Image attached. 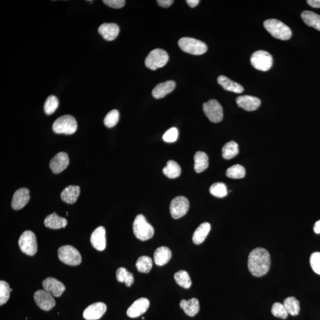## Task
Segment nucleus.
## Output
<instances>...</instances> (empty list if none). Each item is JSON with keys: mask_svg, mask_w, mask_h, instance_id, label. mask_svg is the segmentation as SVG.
Returning <instances> with one entry per match:
<instances>
[{"mask_svg": "<svg viewBox=\"0 0 320 320\" xmlns=\"http://www.w3.org/2000/svg\"><path fill=\"white\" fill-rule=\"evenodd\" d=\"M190 209V202L187 197L177 196L172 200L170 206L171 215L174 219H179L185 216Z\"/></svg>", "mask_w": 320, "mask_h": 320, "instance_id": "nucleus-11", "label": "nucleus"}, {"mask_svg": "<svg viewBox=\"0 0 320 320\" xmlns=\"http://www.w3.org/2000/svg\"><path fill=\"white\" fill-rule=\"evenodd\" d=\"M203 111L212 123H218L223 119V109L217 100L211 99L204 103Z\"/></svg>", "mask_w": 320, "mask_h": 320, "instance_id": "nucleus-10", "label": "nucleus"}, {"mask_svg": "<svg viewBox=\"0 0 320 320\" xmlns=\"http://www.w3.org/2000/svg\"><path fill=\"white\" fill-rule=\"evenodd\" d=\"M270 266L269 253L263 248H256L249 256L248 267L256 277L263 276L269 272Z\"/></svg>", "mask_w": 320, "mask_h": 320, "instance_id": "nucleus-1", "label": "nucleus"}, {"mask_svg": "<svg viewBox=\"0 0 320 320\" xmlns=\"http://www.w3.org/2000/svg\"><path fill=\"white\" fill-rule=\"evenodd\" d=\"M164 175L170 179H176L179 178L181 175V167L178 163L173 160H170L167 162V166L163 170Z\"/></svg>", "mask_w": 320, "mask_h": 320, "instance_id": "nucleus-30", "label": "nucleus"}, {"mask_svg": "<svg viewBox=\"0 0 320 320\" xmlns=\"http://www.w3.org/2000/svg\"><path fill=\"white\" fill-rule=\"evenodd\" d=\"M218 83L224 88L225 90L231 91L236 93H242L244 88L239 83H236L225 76L220 75L218 78Z\"/></svg>", "mask_w": 320, "mask_h": 320, "instance_id": "nucleus-27", "label": "nucleus"}, {"mask_svg": "<svg viewBox=\"0 0 320 320\" xmlns=\"http://www.w3.org/2000/svg\"><path fill=\"white\" fill-rule=\"evenodd\" d=\"M158 4L164 8L169 7L173 4V0H158Z\"/></svg>", "mask_w": 320, "mask_h": 320, "instance_id": "nucleus-45", "label": "nucleus"}, {"mask_svg": "<svg viewBox=\"0 0 320 320\" xmlns=\"http://www.w3.org/2000/svg\"><path fill=\"white\" fill-rule=\"evenodd\" d=\"M222 157L225 160H230L239 153V145L236 142L231 141L225 144L222 149Z\"/></svg>", "mask_w": 320, "mask_h": 320, "instance_id": "nucleus-31", "label": "nucleus"}, {"mask_svg": "<svg viewBox=\"0 0 320 320\" xmlns=\"http://www.w3.org/2000/svg\"><path fill=\"white\" fill-rule=\"evenodd\" d=\"M10 297V288L8 283L4 280L0 281V305L2 306L8 301Z\"/></svg>", "mask_w": 320, "mask_h": 320, "instance_id": "nucleus-39", "label": "nucleus"}, {"mask_svg": "<svg viewBox=\"0 0 320 320\" xmlns=\"http://www.w3.org/2000/svg\"><path fill=\"white\" fill-rule=\"evenodd\" d=\"M210 193L213 196L221 198L226 196L228 194L226 185L223 183H215L209 189Z\"/></svg>", "mask_w": 320, "mask_h": 320, "instance_id": "nucleus-38", "label": "nucleus"}, {"mask_svg": "<svg viewBox=\"0 0 320 320\" xmlns=\"http://www.w3.org/2000/svg\"><path fill=\"white\" fill-rule=\"evenodd\" d=\"M194 169L197 173H202L208 167V157L204 152H196L194 156Z\"/></svg>", "mask_w": 320, "mask_h": 320, "instance_id": "nucleus-28", "label": "nucleus"}, {"mask_svg": "<svg viewBox=\"0 0 320 320\" xmlns=\"http://www.w3.org/2000/svg\"><path fill=\"white\" fill-rule=\"evenodd\" d=\"M180 307L184 311L186 315L190 317L196 316L200 310L199 302L195 298L190 300H182Z\"/></svg>", "mask_w": 320, "mask_h": 320, "instance_id": "nucleus-24", "label": "nucleus"}, {"mask_svg": "<svg viewBox=\"0 0 320 320\" xmlns=\"http://www.w3.org/2000/svg\"><path fill=\"white\" fill-rule=\"evenodd\" d=\"M176 83L173 80L167 81L164 83H160L155 86L152 90V96L155 99H162L172 93L175 90Z\"/></svg>", "mask_w": 320, "mask_h": 320, "instance_id": "nucleus-21", "label": "nucleus"}, {"mask_svg": "<svg viewBox=\"0 0 320 320\" xmlns=\"http://www.w3.org/2000/svg\"><path fill=\"white\" fill-rule=\"evenodd\" d=\"M314 231L316 234H320V220L317 221L314 227Z\"/></svg>", "mask_w": 320, "mask_h": 320, "instance_id": "nucleus-48", "label": "nucleus"}, {"mask_svg": "<svg viewBox=\"0 0 320 320\" xmlns=\"http://www.w3.org/2000/svg\"><path fill=\"white\" fill-rule=\"evenodd\" d=\"M251 62L255 68L261 71H267L273 65V58L267 52L258 51L253 54Z\"/></svg>", "mask_w": 320, "mask_h": 320, "instance_id": "nucleus-9", "label": "nucleus"}, {"mask_svg": "<svg viewBox=\"0 0 320 320\" xmlns=\"http://www.w3.org/2000/svg\"><path fill=\"white\" fill-rule=\"evenodd\" d=\"M59 258L64 263L77 266L81 263V256L74 247L66 245L61 247L58 251Z\"/></svg>", "mask_w": 320, "mask_h": 320, "instance_id": "nucleus-7", "label": "nucleus"}, {"mask_svg": "<svg viewBox=\"0 0 320 320\" xmlns=\"http://www.w3.org/2000/svg\"><path fill=\"white\" fill-rule=\"evenodd\" d=\"M120 27L115 23H103L99 27L98 32L106 41H112L118 37Z\"/></svg>", "mask_w": 320, "mask_h": 320, "instance_id": "nucleus-20", "label": "nucleus"}, {"mask_svg": "<svg viewBox=\"0 0 320 320\" xmlns=\"http://www.w3.org/2000/svg\"><path fill=\"white\" fill-rule=\"evenodd\" d=\"M236 103L240 108L249 112L256 111L261 105L260 100L257 97L248 95L238 97Z\"/></svg>", "mask_w": 320, "mask_h": 320, "instance_id": "nucleus-19", "label": "nucleus"}, {"mask_svg": "<svg viewBox=\"0 0 320 320\" xmlns=\"http://www.w3.org/2000/svg\"><path fill=\"white\" fill-rule=\"evenodd\" d=\"M152 267V260L148 256H141L138 259L136 263V267L141 273H149L150 272Z\"/></svg>", "mask_w": 320, "mask_h": 320, "instance_id": "nucleus-35", "label": "nucleus"}, {"mask_svg": "<svg viewBox=\"0 0 320 320\" xmlns=\"http://www.w3.org/2000/svg\"><path fill=\"white\" fill-rule=\"evenodd\" d=\"M67 224H68V222L66 219L58 215L56 212L49 215L44 221L46 227L54 230L65 228Z\"/></svg>", "mask_w": 320, "mask_h": 320, "instance_id": "nucleus-23", "label": "nucleus"}, {"mask_svg": "<svg viewBox=\"0 0 320 320\" xmlns=\"http://www.w3.org/2000/svg\"><path fill=\"white\" fill-rule=\"evenodd\" d=\"M172 252L169 248L165 246L160 247L156 249L154 254L155 263L157 266H163L170 261L172 258Z\"/></svg>", "mask_w": 320, "mask_h": 320, "instance_id": "nucleus-25", "label": "nucleus"}, {"mask_svg": "<svg viewBox=\"0 0 320 320\" xmlns=\"http://www.w3.org/2000/svg\"><path fill=\"white\" fill-rule=\"evenodd\" d=\"M75 119L71 115H65L58 118L54 122L53 129L55 133L71 135L77 129Z\"/></svg>", "mask_w": 320, "mask_h": 320, "instance_id": "nucleus-4", "label": "nucleus"}, {"mask_svg": "<svg viewBox=\"0 0 320 320\" xmlns=\"http://www.w3.org/2000/svg\"><path fill=\"white\" fill-rule=\"evenodd\" d=\"M43 287L45 291L56 297L62 296L64 291H65V286L62 282L59 281L54 277H48L42 283Z\"/></svg>", "mask_w": 320, "mask_h": 320, "instance_id": "nucleus-14", "label": "nucleus"}, {"mask_svg": "<svg viewBox=\"0 0 320 320\" xmlns=\"http://www.w3.org/2000/svg\"><path fill=\"white\" fill-rule=\"evenodd\" d=\"M179 136V131L176 128H172L164 134L163 138L166 142H174L177 141Z\"/></svg>", "mask_w": 320, "mask_h": 320, "instance_id": "nucleus-43", "label": "nucleus"}, {"mask_svg": "<svg viewBox=\"0 0 320 320\" xmlns=\"http://www.w3.org/2000/svg\"><path fill=\"white\" fill-rule=\"evenodd\" d=\"M90 242L93 248L97 251H104L106 247L105 228L102 226L97 227L91 234Z\"/></svg>", "mask_w": 320, "mask_h": 320, "instance_id": "nucleus-18", "label": "nucleus"}, {"mask_svg": "<svg viewBox=\"0 0 320 320\" xmlns=\"http://www.w3.org/2000/svg\"><path fill=\"white\" fill-rule=\"evenodd\" d=\"M149 306V301L145 298H139L131 305L127 310V316L130 318H136L147 312Z\"/></svg>", "mask_w": 320, "mask_h": 320, "instance_id": "nucleus-15", "label": "nucleus"}, {"mask_svg": "<svg viewBox=\"0 0 320 320\" xmlns=\"http://www.w3.org/2000/svg\"><path fill=\"white\" fill-rule=\"evenodd\" d=\"M59 100L57 97L54 96H49L47 100H46L44 105V111L45 114L47 115H50L55 112L59 108Z\"/></svg>", "mask_w": 320, "mask_h": 320, "instance_id": "nucleus-37", "label": "nucleus"}, {"mask_svg": "<svg viewBox=\"0 0 320 320\" xmlns=\"http://www.w3.org/2000/svg\"><path fill=\"white\" fill-rule=\"evenodd\" d=\"M310 261L314 272L320 275V253H314L311 256Z\"/></svg>", "mask_w": 320, "mask_h": 320, "instance_id": "nucleus-42", "label": "nucleus"}, {"mask_svg": "<svg viewBox=\"0 0 320 320\" xmlns=\"http://www.w3.org/2000/svg\"><path fill=\"white\" fill-rule=\"evenodd\" d=\"M264 27L271 35L280 40H288L291 37V29L281 21L276 19L267 20L264 22Z\"/></svg>", "mask_w": 320, "mask_h": 320, "instance_id": "nucleus-2", "label": "nucleus"}, {"mask_svg": "<svg viewBox=\"0 0 320 320\" xmlns=\"http://www.w3.org/2000/svg\"><path fill=\"white\" fill-rule=\"evenodd\" d=\"M199 0H187V2L190 7L193 8L196 7L199 3Z\"/></svg>", "mask_w": 320, "mask_h": 320, "instance_id": "nucleus-47", "label": "nucleus"}, {"mask_svg": "<svg viewBox=\"0 0 320 320\" xmlns=\"http://www.w3.org/2000/svg\"><path fill=\"white\" fill-rule=\"evenodd\" d=\"M307 3L313 8H320V0H309Z\"/></svg>", "mask_w": 320, "mask_h": 320, "instance_id": "nucleus-46", "label": "nucleus"}, {"mask_svg": "<svg viewBox=\"0 0 320 320\" xmlns=\"http://www.w3.org/2000/svg\"><path fill=\"white\" fill-rule=\"evenodd\" d=\"M117 279L118 282L126 283L127 287H130L134 283V277L124 267H120L117 271Z\"/></svg>", "mask_w": 320, "mask_h": 320, "instance_id": "nucleus-33", "label": "nucleus"}, {"mask_svg": "<svg viewBox=\"0 0 320 320\" xmlns=\"http://www.w3.org/2000/svg\"><path fill=\"white\" fill-rule=\"evenodd\" d=\"M169 57L167 52L161 49H155L148 55L145 61V66L152 70H156L165 66Z\"/></svg>", "mask_w": 320, "mask_h": 320, "instance_id": "nucleus-6", "label": "nucleus"}, {"mask_svg": "<svg viewBox=\"0 0 320 320\" xmlns=\"http://www.w3.org/2000/svg\"><path fill=\"white\" fill-rule=\"evenodd\" d=\"M271 312L276 318L282 319L287 318L289 315L283 304L280 303L273 304Z\"/></svg>", "mask_w": 320, "mask_h": 320, "instance_id": "nucleus-41", "label": "nucleus"}, {"mask_svg": "<svg viewBox=\"0 0 320 320\" xmlns=\"http://www.w3.org/2000/svg\"><path fill=\"white\" fill-rule=\"evenodd\" d=\"M53 295L45 290H38L34 294V300L41 309L48 312L56 306Z\"/></svg>", "mask_w": 320, "mask_h": 320, "instance_id": "nucleus-12", "label": "nucleus"}, {"mask_svg": "<svg viewBox=\"0 0 320 320\" xmlns=\"http://www.w3.org/2000/svg\"><path fill=\"white\" fill-rule=\"evenodd\" d=\"M301 18L307 25L313 27L320 31V16L311 11H304L301 13Z\"/></svg>", "mask_w": 320, "mask_h": 320, "instance_id": "nucleus-29", "label": "nucleus"}, {"mask_svg": "<svg viewBox=\"0 0 320 320\" xmlns=\"http://www.w3.org/2000/svg\"><path fill=\"white\" fill-rule=\"evenodd\" d=\"M103 2L109 7L114 8H123L126 2L125 0H103Z\"/></svg>", "mask_w": 320, "mask_h": 320, "instance_id": "nucleus-44", "label": "nucleus"}, {"mask_svg": "<svg viewBox=\"0 0 320 320\" xmlns=\"http://www.w3.org/2000/svg\"><path fill=\"white\" fill-rule=\"evenodd\" d=\"M178 45L183 51L194 56L205 54L208 50L205 43L192 38L185 37L180 39Z\"/></svg>", "mask_w": 320, "mask_h": 320, "instance_id": "nucleus-5", "label": "nucleus"}, {"mask_svg": "<svg viewBox=\"0 0 320 320\" xmlns=\"http://www.w3.org/2000/svg\"><path fill=\"white\" fill-rule=\"evenodd\" d=\"M211 230V225L208 222H203L195 230L192 237V240L195 245H199L202 244L206 239Z\"/></svg>", "mask_w": 320, "mask_h": 320, "instance_id": "nucleus-26", "label": "nucleus"}, {"mask_svg": "<svg viewBox=\"0 0 320 320\" xmlns=\"http://www.w3.org/2000/svg\"><path fill=\"white\" fill-rule=\"evenodd\" d=\"M226 175L228 178L231 179H242L246 176V170L245 167L240 164H236L227 169Z\"/></svg>", "mask_w": 320, "mask_h": 320, "instance_id": "nucleus-36", "label": "nucleus"}, {"mask_svg": "<svg viewBox=\"0 0 320 320\" xmlns=\"http://www.w3.org/2000/svg\"><path fill=\"white\" fill-rule=\"evenodd\" d=\"M133 231L137 239L141 241L151 239L154 234V228L142 214L136 216L133 224Z\"/></svg>", "mask_w": 320, "mask_h": 320, "instance_id": "nucleus-3", "label": "nucleus"}, {"mask_svg": "<svg viewBox=\"0 0 320 320\" xmlns=\"http://www.w3.org/2000/svg\"><path fill=\"white\" fill-rule=\"evenodd\" d=\"M175 279L179 286L185 289L191 288L192 285L191 279L187 271L182 270L175 273Z\"/></svg>", "mask_w": 320, "mask_h": 320, "instance_id": "nucleus-34", "label": "nucleus"}, {"mask_svg": "<svg viewBox=\"0 0 320 320\" xmlns=\"http://www.w3.org/2000/svg\"><path fill=\"white\" fill-rule=\"evenodd\" d=\"M69 163L68 155L65 152H60L51 160L50 167L55 174H59L63 172Z\"/></svg>", "mask_w": 320, "mask_h": 320, "instance_id": "nucleus-16", "label": "nucleus"}, {"mask_svg": "<svg viewBox=\"0 0 320 320\" xmlns=\"http://www.w3.org/2000/svg\"><path fill=\"white\" fill-rule=\"evenodd\" d=\"M120 120V112L117 110H112L106 116L104 124L109 128L114 127Z\"/></svg>", "mask_w": 320, "mask_h": 320, "instance_id": "nucleus-40", "label": "nucleus"}, {"mask_svg": "<svg viewBox=\"0 0 320 320\" xmlns=\"http://www.w3.org/2000/svg\"><path fill=\"white\" fill-rule=\"evenodd\" d=\"M283 304L289 315L295 316H297L300 313V302L298 301L296 298L290 297L286 298L283 301Z\"/></svg>", "mask_w": 320, "mask_h": 320, "instance_id": "nucleus-32", "label": "nucleus"}, {"mask_svg": "<svg viewBox=\"0 0 320 320\" xmlns=\"http://www.w3.org/2000/svg\"><path fill=\"white\" fill-rule=\"evenodd\" d=\"M107 310L106 305L103 303H96L90 305L83 312V318L87 320H97L105 315Z\"/></svg>", "mask_w": 320, "mask_h": 320, "instance_id": "nucleus-13", "label": "nucleus"}, {"mask_svg": "<svg viewBox=\"0 0 320 320\" xmlns=\"http://www.w3.org/2000/svg\"><path fill=\"white\" fill-rule=\"evenodd\" d=\"M30 191L27 188H20L15 192L11 206L14 210H20L27 205L30 200Z\"/></svg>", "mask_w": 320, "mask_h": 320, "instance_id": "nucleus-17", "label": "nucleus"}, {"mask_svg": "<svg viewBox=\"0 0 320 320\" xmlns=\"http://www.w3.org/2000/svg\"><path fill=\"white\" fill-rule=\"evenodd\" d=\"M80 193V187L77 186H68L62 192L61 197L64 202L72 204L77 200Z\"/></svg>", "mask_w": 320, "mask_h": 320, "instance_id": "nucleus-22", "label": "nucleus"}, {"mask_svg": "<svg viewBox=\"0 0 320 320\" xmlns=\"http://www.w3.org/2000/svg\"><path fill=\"white\" fill-rule=\"evenodd\" d=\"M21 251L28 256H34L38 251V244L35 234L31 231H25L19 240Z\"/></svg>", "mask_w": 320, "mask_h": 320, "instance_id": "nucleus-8", "label": "nucleus"}]
</instances>
